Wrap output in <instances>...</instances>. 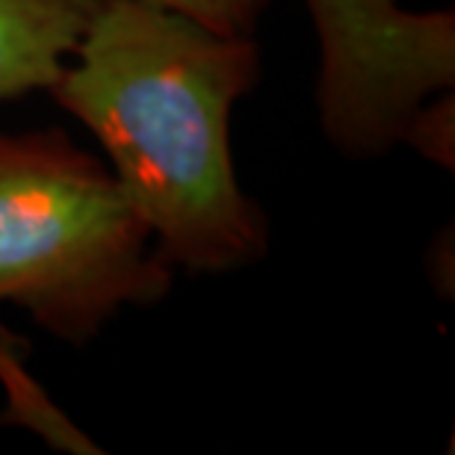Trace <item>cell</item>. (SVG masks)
Returning a JSON list of instances; mask_svg holds the SVG:
<instances>
[{
	"label": "cell",
	"mask_w": 455,
	"mask_h": 455,
	"mask_svg": "<svg viewBox=\"0 0 455 455\" xmlns=\"http://www.w3.org/2000/svg\"><path fill=\"white\" fill-rule=\"evenodd\" d=\"M260 80L251 36H225L154 0H104L48 92L113 160V178L172 269L234 272L269 225L240 189L234 104Z\"/></svg>",
	"instance_id": "1"
},
{
	"label": "cell",
	"mask_w": 455,
	"mask_h": 455,
	"mask_svg": "<svg viewBox=\"0 0 455 455\" xmlns=\"http://www.w3.org/2000/svg\"><path fill=\"white\" fill-rule=\"evenodd\" d=\"M172 278L113 172L66 131L0 133V305L86 346L122 307L160 305Z\"/></svg>",
	"instance_id": "2"
},
{
	"label": "cell",
	"mask_w": 455,
	"mask_h": 455,
	"mask_svg": "<svg viewBox=\"0 0 455 455\" xmlns=\"http://www.w3.org/2000/svg\"><path fill=\"white\" fill-rule=\"evenodd\" d=\"M320 33V122L334 148L370 160L405 140L435 92L455 84L452 12L399 0H305Z\"/></svg>",
	"instance_id": "3"
},
{
	"label": "cell",
	"mask_w": 455,
	"mask_h": 455,
	"mask_svg": "<svg viewBox=\"0 0 455 455\" xmlns=\"http://www.w3.org/2000/svg\"><path fill=\"white\" fill-rule=\"evenodd\" d=\"M104 0H0V101L57 84Z\"/></svg>",
	"instance_id": "4"
},
{
	"label": "cell",
	"mask_w": 455,
	"mask_h": 455,
	"mask_svg": "<svg viewBox=\"0 0 455 455\" xmlns=\"http://www.w3.org/2000/svg\"><path fill=\"white\" fill-rule=\"evenodd\" d=\"M15 338L6 331H0V379L6 385L9 408L6 414H0V423H15V426H30L33 432H39L42 438H48L53 447L68 450V452H98L92 441L84 432H77L48 399H44L42 387L30 381V376L21 367V358L15 352Z\"/></svg>",
	"instance_id": "5"
},
{
	"label": "cell",
	"mask_w": 455,
	"mask_h": 455,
	"mask_svg": "<svg viewBox=\"0 0 455 455\" xmlns=\"http://www.w3.org/2000/svg\"><path fill=\"white\" fill-rule=\"evenodd\" d=\"M225 36H254L269 0H154Z\"/></svg>",
	"instance_id": "6"
},
{
	"label": "cell",
	"mask_w": 455,
	"mask_h": 455,
	"mask_svg": "<svg viewBox=\"0 0 455 455\" xmlns=\"http://www.w3.org/2000/svg\"><path fill=\"white\" fill-rule=\"evenodd\" d=\"M452 92L438 101H429L420 107V113L414 116V122L408 124L405 140L411 148H417L423 157H429L438 166L452 169V154H455V140H452Z\"/></svg>",
	"instance_id": "7"
}]
</instances>
